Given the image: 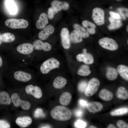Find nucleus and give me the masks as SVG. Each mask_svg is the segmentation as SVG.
Instances as JSON below:
<instances>
[{
  "label": "nucleus",
  "mask_w": 128,
  "mask_h": 128,
  "mask_svg": "<svg viewBox=\"0 0 128 128\" xmlns=\"http://www.w3.org/2000/svg\"><path fill=\"white\" fill-rule=\"evenodd\" d=\"M117 70L121 77L124 79L128 80V67L123 65H120L117 67Z\"/></svg>",
  "instance_id": "obj_22"
},
{
  "label": "nucleus",
  "mask_w": 128,
  "mask_h": 128,
  "mask_svg": "<svg viewBox=\"0 0 128 128\" xmlns=\"http://www.w3.org/2000/svg\"><path fill=\"white\" fill-rule=\"evenodd\" d=\"M99 96L102 100L106 101H111L113 97L112 93L105 89H102L100 91L99 94Z\"/></svg>",
  "instance_id": "obj_19"
},
{
  "label": "nucleus",
  "mask_w": 128,
  "mask_h": 128,
  "mask_svg": "<svg viewBox=\"0 0 128 128\" xmlns=\"http://www.w3.org/2000/svg\"><path fill=\"white\" fill-rule=\"evenodd\" d=\"M126 15L127 17H128V13H127L126 14Z\"/></svg>",
  "instance_id": "obj_50"
},
{
  "label": "nucleus",
  "mask_w": 128,
  "mask_h": 128,
  "mask_svg": "<svg viewBox=\"0 0 128 128\" xmlns=\"http://www.w3.org/2000/svg\"><path fill=\"white\" fill-rule=\"evenodd\" d=\"M89 128H96L97 127L91 125L90 126Z\"/></svg>",
  "instance_id": "obj_48"
},
{
  "label": "nucleus",
  "mask_w": 128,
  "mask_h": 128,
  "mask_svg": "<svg viewBox=\"0 0 128 128\" xmlns=\"http://www.w3.org/2000/svg\"><path fill=\"white\" fill-rule=\"evenodd\" d=\"M7 6L9 12L12 14H14L17 11L16 6L13 2L11 0H9L7 1Z\"/></svg>",
  "instance_id": "obj_31"
},
{
  "label": "nucleus",
  "mask_w": 128,
  "mask_h": 128,
  "mask_svg": "<svg viewBox=\"0 0 128 128\" xmlns=\"http://www.w3.org/2000/svg\"><path fill=\"white\" fill-rule=\"evenodd\" d=\"M92 17L93 21L98 25H101L104 23L105 12L101 8H94L92 10Z\"/></svg>",
  "instance_id": "obj_6"
},
{
  "label": "nucleus",
  "mask_w": 128,
  "mask_h": 128,
  "mask_svg": "<svg viewBox=\"0 0 128 128\" xmlns=\"http://www.w3.org/2000/svg\"><path fill=\"white\" fill-rule=\"evenodd\" d=\"M55 31V28L52 25L46 26L39 33L38 37L41 40H44L47 39L49 36L52 34Z\"/></svg>",
  "instance_id": "obj_11"
},
{
  "label": "nucleus",
  "mask_w": 128,
  "mask_h": 128,
  "mask_svg": "<svg viewBox=\"0 0 128 128\" xmlns=\"http://www.w3.org/2000/svg\"><path fill=\"white\" fill-rule=\"evenodd\" d=\"M109 14L111 17L115 19H120L121 17L119 14L112 11L109 12Z\"/></svg>",
  "instance_id": "obj_40"
},
{
  "label": "nucleus",
  "mask_w": 128,
  "mask_h": 128,
  "mask_svg": "<svg viewBox=\"0 0 128 128\" xmlns=\"http://www.w3.org/2000/svg\"><path fill=\"white\" fill-rule=\"evenodd\" d=\"M107 128H115L116 127L114 125L111 124H109L107 127Z\"/></svg>",
  "instance_id": "obj_45"
},
{
  "label": "nucleus",
  "mask_w": 128,
  "mask_h": 128,
  "mask_svg": "<svg viewBox=\"0 0 128 128\" xmlns=\"http://www.w3.org/2000/svg\"><path fill=\"white\" fill-rule=\"evenodd\" d=\"M110 9H112V7L110 6Z\"/></svg>",
  "instance_id": "obj_52"
},
{
  "label": "nucleus",
  "mask_w": 128,
  "mask_h": 128,
  "mask_svg": "<svg viewBox=\"0 0 128 128\" xmlns=\"http://www.w3.org/2000/svg\"><path fill=\"white\" fill-rule=\"evenodd\" d=\"M73 27L76 30L83 38H87L89 37V34L87 31L83 27L78 24L75 23L73 24Z\"/></svg>",
  "instance_id": "obj_23"
},
{
  "label": "nucleus",
  "mask_w": 128,
  "mask_h": 128,
  "mask_svg": "<svg viewBox=\"0 0 128 128\" xmlns=\"http://www.w3.org/2000/svg\"><path fill=\"white\" fill-rule=\"evenodd\" d=\"M117 97L123 100L127 99L128 97V92L126 89L123 87H119L117 92Z\"/></svg>",
  "instance_id": "obj_27"
},
{
  "label": "nucleus",
  "mask_w": 128,
  "mask_h": 128,
  "mask_svg": "<svg viewBox=\"0 0 128 128\" xmlns=\"http://www.w3.org/2000/svg\"><path fill=\"white\" fill-rule=\"evenodd\" d=\"M1 35L0 33V45L1 44L2 41L1 40Z\"/></svg>",
  "instance_id": "obj_49"
},
{
  "label": "nucleus",
  "mask_w": 128,
  "mask_h": 128,
  "mask_svg": "<svg viewBox=\"0 0 128 128\" xmlns=\"http://www.w3.org/2000/svg\"><path fill=\"white\" fill-rule=\"evenodd\" d=\"M15 37L14 35L10 32L4 33L1 35V40L3 42H12L15 40Z\"/></svg>",
  "instance_id": "obj_25"
},
{
  "label": "nucleus",
  "mask_w": 128,
  "mask_h": 128,
  "mask_svg": "<svg viewBox=\"0 0 128 128\" xmlns=\"http://www.w3.org/2000/svg\"><path fill=\"white\" fill-rule=\"evenodd\" d=\"M128 109L124 107L119 108L111 112L110 114L112 116H119L123 115L128 112Z\"/></svg>",
  "instance_id": "obj_30"
},
{
  "label": "nucleus",
  "mask_w": 128,
  "mask_h": 128,
  "mask_svg": "<svg viewBox=\"0 0 128 128\" xmlns=\"http://www.w3.org/2000/svg\"><path fill=\"white\" fill-rule=\"evenodd\" d=\"M91 73L89 67L86 65L82 66L77 72L78 74L79 75L86 76L89 75Z\"/></svg>",
  "instance_id": "obj_28"
},
{
  "label": "nucleus",
  "mask_w": 128,
  "mask_h": 128,
  "mask_svg": "<svg viewBox=\"0 0 128 128\" xmlns=\"http://www.w3.org/2000/svg\"><path fill=\"white\" fill-rule=\"evenodd\" d=\"M58 11L52 7L49 8L48 9L47 17L49 19H51L53 18L55 14Z\"/></svg>",
  "instance_id": "obj_34"
},
{
  "label": "nucleus",
  "mask_w": 128,
  "mask_h": 128,
  "mask_svg": "<svg viewBox=\"0 0 128 128\" xmlns=\"http://www.w3.org/2000/svg\"><path fill=\"white\" fill-rule=\"evenodd\" d=\"M83 54H85L87 53V50L86 49H84L83 50Z\"/></svg>",
  "instance_id": "obj_47"
},
{
  "label": "nucleus",
  "mask_w": 128,
  "mask_h": 128,
  "mask_svg": "<svg viewBox=\"0 0 128 128\" xmlns=\"http://www.w3.org/2000/svg\"><path fill=\"white\" fill-rule=\"evenodd\" d=\"M11 100L9 94L5 91H0V105H9Z\"/></svg>",
  "instance_id": "obj_21"
},
{
  "label": "nucleus",
  "mask_w": 128,
  "mask_h": 128,
  "mask_svg": "<svg viewBox=\"0 0 128 128\" xmlns=\"http://www.w3.org/2000/svg\"><path fill=\"white\" fill-rule=\"evenodd\" d=\"M15 122L19 126L25 128L31 123L32 119L30 117L28 116L20 117L17 118Z\"/></svg>",
  "instance_id": "obj_15"
},
{
  "label": "nucleus",
  "mask_w": 128,
  "mask_h": 128,
  "mask_svg": "<svg viewBox=\"0 0 128 128\" xmlns=\"http://www.w3.org/2000/svg\"><path fill=\"white\" fill-rule=\"evenodd\" d=\"M48 23L47 15L46 13H43L40 15L36 23V26L37 29H42L46 27Z\"/></svg>",
  "instance_id": "obj_13"
},
{
  "label": "nucleus",
  "mask_w": 128,
  "mask_h": 128,
  "mask_svg": "<svg viewBox=\"0 0 128 128\" xmlns=\"http://www.w3.org/2000/svg\"><path fill=\"white\" fill-rule=\"evenodd\" d=\"M75 125L77 128H84L86 126V123L83 121L79 120L76 122Z\"/></svg>",
  "instance_id": "obj_36"
},
{
  "label": "nucleus",
  "mask_w": 128,
  "mask_h": 128,
  "mask_svg": "<svg viewBox=\"0 0 128 128\" xmlns=\"http://www.w3.org/2000/svg\"><path fill=\"white\" fill-rule=\"evenodd\" d=\"M3 63V60L1 56L0 55V68L2 67Z\"/></svg>",
  "instance_id": "obj_46"
},
{
  "label": "nucleus",
  "mask_w": 128,
  "mask_h": 128,
  "mask_svg": "<svg viewBox=\"0 0 128 128\" xmlns=\"http://www.w3.org/2000/svg\"><path fill=\"white\" fill-rule=\"evenodd\" d=\"M34 49L36 50H43L49 51L51 49V45L47 42H43L41 40L38 39L34 41L33 43Z\"/></svg>",
  "instance_id": "obj_10"
},
{
  "label": "nucleus",
  "mask_w": 128,
  "mask_h": 128,
  "mask_svg": "<svg viewBox=\"0 0 128 128\" xmlns=\"http://www.w3.org/2000/svg\"><path fill=\"white\" fill-rule=\"evenodd\" d=\"M106 76L108 80L111 81L114 80L117 77V71L114 68H109L107 69Z\"/></svg>",
  "instance_id": "obj_24"
},
{
  "label": "nucleus",
  "mask_w": 128,
  "mask_h": 128,
  "mask_svg": "<svg viewBox=\"0 0 128 128\" xmlns=\"http://www.w3.org/2000/svg\"><path fill=\"white\" fill-rule=\"evenodd\" d=\"M10 128V124L7 121L4 120H0V128Z\"/></svg>",
  "instance_id": "obj_37"
},
{
  "label": "nucleus",
  "mask_w": 128,
  "mask_h": 128,
  "mask_svg": "<svg viewBox=\"0 0 128 128\" xmlns=\"http://www.w3.org/2000/svg\"><path fill=\"white\" fill-rule=\"evenodd\" d=\"M118 127L120 128H128V124L122 120H118L117 122Z\"/></svg>",
  "instance_id": "obj_38"
},
{
  "label": "nucleus",
  "mask_w": 128,
  "mask_h": 128,
  "mask_svg": "<svg viewBox=\"0 0 128 128\" xmlns=\"http://www.w3.org/2000/svg\"><path fill=\"white\" fill-rule=\"evenodd\" d=\"M14 77L16 80L23 82L30 81L32 77L29 73L21 70L16 71L14 73Z\"/></svg>",
  "instance_id": "obj_12"
},
{
  "label": "nucleus",
  "mask_w": 128,
  "mask_h": 128,
  "mask_svg": "<svg viewBox=\"0 0 128 128\" xmlns=\"http://www.w3.org/2000/svg\"><path fill=\"white\" fill-rule=\"evenodd\" d=\"M88 110L91 113H95L100 111L102 109L103 106L100 103L96 101L91 102L87 105Z\"/></svg>",
  "instance_id": "obj_16"
},
{
  "label": "nucleus",
  "mask_w": 128,
  "mask_h": 128,
  "mask_svg": "<svg viewBox=\"0 0 128 128\" xmlns=\"http://www.w3.org/2000/svg\"><path fill=\"white\" fill-rule=\"evenodd\" d=\"M67 81L64 78L60 76L56 77L54 80L53 86L56 89H61L66 84Z\"/></svg>",
  "instance_id": "obj_18"
},
{
  "label": "nucleus",
  "mask_w": 128,
  "mask_h": 128,
  "mask_svg": "<svg viewBox=\"0 0 128 128\" xmlns=\"http://www.w3.org/2000/svg\"><path fill=\"white\" fill-rule=\"evenodd\" d=\"M60 37L63 47L65 49H69L70 47V39L69 32L67 28H64L62 29Z\"/></svg>",
  "instance_id": "obj_8"
},
{
  "label": "nucleus",
  "mask_w": 128,
  "mask_h": 128,
  "mask_svg": "<svg viewBox=\"0 0 128 128\" xmlns=\"http://www.w3.org/2000/svg\"><path fill=\"white\" fill-rule=\"evenodd\" d=\"M117 1H120L121 0H115Z\"/></svg>",
  "instance_id": "obj_53"
},
{
  "label": "nucleus",
  "mask_w": 128,
  "mask_h": 128,
  "mask_svg": "<svg viewBox=\"0 0 128 128\" xmlns=\"http://www.w3.org/2000/svg\"><path fill=\"white\" fill-rule=\"evenodd\" d=\"M51 5L52 7L58 11H61L62 9L66 10L69 8V5L67 2L57 0L52 1L51 2Z\"/></svg>",
  "instance_id": "obj_14"
},
{
  "label": "nucleus",
  "mask_w": 128,
  "mask_h": 128,
  "mask_svg": "<svg viewBox=\"0 0 128 128\" xmlns=\"http://www.w3.org/2000/svg\"><path fill=\"white\" fill-rule=\"evenodd\" d=\"M85 55V59L83 62L87 64H91L94 62L92 56L90 54L87 53L83 54Z\"/></svg>",
  "instance_id": "obj_32"
},
{
  "label": "nucleus",
  "mask_w": 128,
  "mask_h": 128,
  "mask_svg": "<svg viewBox=\"0 0 128 128\" xmlns=\"http://www.w3.org/2000/svg\"><path fill=\"white\" fill-rule=\"evenodd\" d=\"M128 25L127 27V32H128Z\"/></svg>",
  "instance_id": "obj_51"
},
{
  "label": "nucleus",
  "mask_w": 128,
  "mask_h": 128,
  "mask_svg": "<svg viewBox=\"0 0 128 128\" xmlns=\"http://www.w3.org/2000/svg\"><path fill=\"white\" fill-rule=\"evenodd\" d=\"M5 24L7 27L13 29L25 28L28 25V23L23 19L10 18L6 20Z\"/></svg>",
  "instance_id": "obj_3"
},
{
  "label": "nucleus",
  "mask_w": 128,
  "mask_h": 128,
  "mask_svg": "<svg viewBox=\"0 0 128 128\" xmlns=\"http://www.w3.org/2000/svg\"><path fill=\"white\" fill-rule=\"evenodd\" d=\"M50 114L54 119L59 121H66L71 118L72 113L70 110L63 105H58L51 110Z\"/></svg>",
  "instance_id": "obj_1"
},
{
  "label": "nucleus",
  "mask_w": 128,
  "mask_h": 128,
  "mask_svg": "<svg viewBox=\"0 0 128 128\" xmlns=\"http://www.w3.org/2000/svg\"><path fill=\"white\" fill-rule=\"evenodd\" d=\"M87 82L85 81H82L79 83L78 85V89L81 92L84 91L87 86Z\"/></svg>",
  "instance_id": "obj_35"
},
{
  "label": "nucleus",
  "mask_w": 128,
  "mask_h": 128,
  "mask_svg": "<svg viewBox=\"0 0 128 128\" xmlns=\"http://www.w3.org/2000/svg\"><path fill=\"white\" fill-rule=\"evenodd\" d=\"M100 84V82L97 79L94 78L91 79L84 91L85 95L89 97L93 95L97 91Z\"/></svg>",
  "instance_id": "obj_4"
},
{
  "label": "nucleus",
  "mask_w": 128,
  "mask_h": 128,
  "mask_svg": "<svg viewBox=\"0 0 128 128\" xmlns=\"http://www.w3.org/2000/svg\"><path fill=\"white\" fill-rule=\"evenodd\" d=\"M99 45L102 48L109 50L114 51L118 48V46L113 39L107 37L102 38L98 41Z\"/></svg>",
  "instance_id": "obj_5"
},
{
  "label": "nucleus",
  "mask_w": 128,
  "mask_h": 128,
  "mask_svg": "<svg viewBox=\"0 0 128 128\" xmlns=\"http://www.w3.org/2000/svg\"><path fill=\"white\" fill-rule=\"evenodd\" d=\"M82 24L83 26L87 29L93 28L95 29L96 28V26L94 24L87 20L83 21Z\"/></svg>",
  "instance_id": "obj_33"
},
{
  "label": "nucleus",
  "mask_w": 128,
  "mask_h": 128,
  "mask_svg": "<svg viewBox=\"0 0 128 128\" xmlns=\"http://www.w3.org/2000/svg\"><path fill=\"white\" fill-rule=\"evenodd\" d=\"M79 102L81 105L82 106H85L87 105V102L85 100H81L79 101Z\"/></svg>",
  "instance_id": "obj_44"
},
{
  "label": "nucleus",
  "mask_w": 128,
  "mask_h": 128,
  "mask_svg": "<svg viewBox=\"0 0 128 128\" xmlns=\"http://www.w3.org/2000/svg\"><path fill=\"white\" fill-rule=\"evenodd\" d=\"M110 22L108 28L110 30H114L118 28L121 26L122 23L120 19H115L112 17L109 18Z\"/></svg>",
  "instance_id": "obj_20"
},
{
  "label": "nucleus",
  "mask_w": 128,
  "mask_h": 128,
  "mask_svg": "<svg viewBox=\"0 0 128 128\" xmlns=\"http://www.w3.org/2000/svg\"><path fill=\"white\" fill-rule=\"evenodd\" d=\"M70 38L73 42L75 43H79L82 41V37L75 30L72 31L70 35Z\"/></svg>",
  "instance_id": "obj_26"
},
{
  "label": "nucleus",
  "mask_w": 128,
  "mask_h": 128,
  "mask_svg": "<svg viewBox=\"0 0 128 128\" xmlns=\"http://www.w3.org/2000/svg\"><path fill=\"white\" fill-rule=\"evenodd\" d=\"M60 65L59 61L56 59L52 58L46 60L40 67V70L43 74L48 73L51 70L58 68Z\"/></svg>",
  "instance_id": "obj_2"
},
{
  "label": "nucleus",
  "mask_w": 128,
  "mask_h": 128,
  "mask_svg": "<svg viewBox=\"0 0 128 128\" xmlns=\"http://www.w3.org/2000/svg\"><path fill=\"white\" fill-rule=\"evenodd\" d=\"M11 99L15 107H18L20 105L22 109L26 110H28L30 108V103L27 101L22 100L17 93L12 94L11 96Z\"/></svg>",
  "instance_id": "obj_7"
},
{
  "label": "nucleus",
  "mask_w": 128,
  "mask_h": 128,
  "mask_svg": "<svg viewBox=\"0 0 128 128\" xmlns=\"http://www.w3.org/2000/svg\"><path fill=\"white\" fill-rule=\"evenodd\" d=\"M83 113L82 111L80 110H78L75 112V115L78 117H81L83 115Z\"/></svg>",
  "instance_id": "obj_42"
},
{
  "label": "nucleus",
  "mask_w": 128,
  "mask_h": 128,
  "mask_svg": "<svg viewBox=\"0 0 128 128\" xmlns=\"http://www.w3.org/2000/svg\"><path fill=\"white\" fill-rule=\"evenodd\" d=\"M85 57V55L83 54H79L77 55L76 58L78 61L83 62L84 60Z\"/></svg>",
  "instance_id": "obj_41"
},
{
  "label": "nucleus",
  "mask_w": 128,
  "mask_h": 128,
  "mask_svg": "<svg viewBox=\"0 0 128 128\" xmlns=\"http://www.w3.org/2000/svg\"><path fill=\"white\" fill-rule=\"evenodd\" d=\"M34 49L32 45L29 43H24L18 46L16 48L17 51L19 53L24 55L31 53Z\"/></svg>",
  "instance_id": "obj_9"
},
{
  "label": "nucleus",
  "mask_w": 128,
  "mask_h": 128,
  "mask_svg": "<svg viewBox=\"0 0 128 128\" xmlns=\"http://www.w3.org/2000/svg\"><path fill=\"white\" fill-rule=\"evenodd\" d=\"M31 95L35 98L40 99L42 96V92L40 88L38 86H34L32 90Z\"/></svg>",
  "instance_id": "obj_29"
},
{
  "label": "nucleus",
  "mask_w": 128,
  "mask_h": 128,
  "mask_svg": "<svg viewBox=\"0 0 128 128\" xmlns=\"http://www.w3.org/2000/svg\"><path fill=\"white\" fill-rule=\"evenodd\" d=\"M43 113L42 110L40 108H38L35 111L34 116L36 118L43 116Z\"/></svg>",
  "instance_id": "obj_39"
},
{
  "label": "nucleus",
  "mask_w": 128,
  "mask_h": 128,
  "mask_svg": "<svg viewBox=\"0 0 128 128\" xmlns=\"http://www.w3.org/2000/svg\"><path fill=\"white\" fill-rule=\"evenodd\" d=\"M87 31L88 33L91 34H95L96 32L95 29L93 28H87Z\"/></svg>",
  "instance_id": "obj_43"
},
{
  "label": "nucleus",
  "mask_w": 128,
  "mask_h": 128,
  "mask_svg": "<svg viewBox=\"0 0 128 128\" xmlns=\"http://www.w3.org/2000/svg\"><path fill=\"white\" fill-rule=\"evenodd\" d=\"M72 99L71 94L69 92H65L62 93L59 98V102L62 105L65 106L70 103Z\"/></svg>",
  "instance_id": "obj_17"
}]
</instances>
